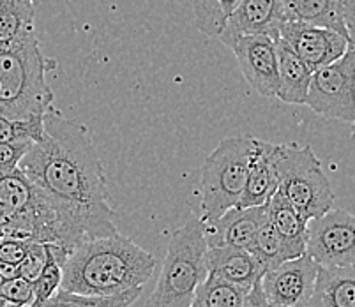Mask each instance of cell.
Listing matches in <instances>:
<instances>
[{"mask_svg":"<svg viewBox=\"0 0 355 307\" xmlns=\"http://www.w3.org/2000/svg\"><path fill=\"white\" fill-rule=\"evenodd\" d=\"M269 218V203L258 207H232L221 218L203 221L205 240L209 247L235 245L251 251L257 242L258 231Z\"/></svg>","mask_w":355,"mask_h":307,"instance_id":"obj_13","label":"cell"},{"mask_svg":"<svg viewBox=\"0 0 355 307\" xmlns=\"http://www.w3.org/2000/svg\"><path fill=\"white\" fill-rule=\"evenodd\" d=\"M348 40H350V43L355 46V28H350V30H348Z\"/></svg>","mask_w":355,"mask_h":307,"instance_id":"obj_34","label":"cell"},{"mask_svg":"<svg viewBox=\"0 0 355 307\" xmlns=\"http://www.w3.org/2000/svg\"><path fill=\"white\" fill-rule=\"evenodd\" d=\"M209 274L230 283L251 288L266 274L260 261L251 251L235 245H216L209 247L205 254Z\"/></svg>","mask_w":355,"mask_h":307,"instance_id":"obj_16","label":"cell"},{"mask_svg":"<svg viewBox=\"0 0 355 307\" xmlns=\"http://www.w3.org/2000/svg\"><path fill=\"white\" fill-rule=\"evenodd\" d=\"M21 307H41L37 302H32V304H27V306H21Z\"/></svg>","mask_w":355,"mask_h":307,"instance_id":"obj_35","label":"cell"},{"mask_svg":"<svg viewBox=\"0 0 355 307\" xmlns=\"http://www.w3.org/2000/svg\"><path fill=\"white\" fill-rule=\"evenodd\" d=\"M53 66L41 51L37 32L0 48V115L20 121L44 119L53 106V92L46 82Z\"/></svg>","mask_w":355,"mask_h":307,"instance_id":"obj_3","label":"cell"},{"mask_svg":"<svg viewBox=\"0 0 355 307\" xmlns=\"http://www.w3.org/2000/svg\"><path fill=\"white\" fill-rule=\"evenodd\" d=\"M274 164L279 182L277 191L302 219L311 221L332 209L334 191L311 147L276 145Z\"/></svg>","mask_w":355,"mask_h":307,"instance_id":"obj_6","label":"cell"},{"mask_svg":"<svg viewBox=\"0 0 355 307\" xmlns=\"http://www.w3.org/2000/svg\"><path fill=\"white\" fill-rule=\"evenodd\" d=\"M44 195L62 226L66 245L117 234L105 170L90 131L50 106L44 134L18 164Z\"/></svg>","mask_w":355,"mask_h":307,"instance_id":"obj_1","label":"cell"},{"mask_svg":"<svg viewBox=\"0 0 355 307\" xmlns=\"http://www.w3.org/2000/svg\"><path fill=\"white\" fill-rule=\"evenodd\" d=\"M207 240L202 218L189 219L173 231L154 292L145 307H189L207 277Z\"/></svg>","mask_w":355,"mask_h":307,"instance_id":"obj_4","label":"cell"},{"mask_svg":"<svg viewBox=\"0 0 355 307\" xmlns=\"http://www.w3.org/2000/svg\"><path fill=\"white\" fill-rule=\"evenodd\" d=\"M2 238L67 247L53 209L20 168L0 173V240Z\"/></svg>","mask_w":355,"mask_h":307,"instance_id":"obj_5","label":"cell"},{"mask_svg":"<svg viewBox=\"0 0 355 307\" xmlns=\"http://www.w3.org/2000/svg\"><path fill=\"white\" fill-rule=\"evenodd\" d=\"M269 222L276 229V234L282 237V240L285 242L292 258L306 254L308 221L301 218V214L286 202L285 196L279 191L269 202Z\"/></svg>","mask_w":355,"mask_h":307,"instance_id":"obj_20","label":"cell"},{"mask_svg":"<svg viewBox=\"0 0 355 307\" xmlns=\"http://www.w3.org/2000/svg\"><path fill=\"white\" fill-rule=\"evenodd\" d=\"M46 244H43V242H31V245H28L27 249V254H25V258L21 260V263L18 265V268H20V276L34 283V281L40 277L44 263H46Z\"/></svg>","mask_w":355,"mask_h":307,"instance_id":"obj_28","label":"cell"},{"mask_svg":"<svg viewBox=\"0 0 355 307\" xmlns=\"http://www.w3.org/2000/svg\"><path fill=\"white\" fill-rule=\"evenodd\" d=\"M0 297L18 307L27 306V304L34 302L35 299L34 283L21 276L12 277V279H8L0 284Z\"/></svg>","mask_w":355,"mask_h":307,"instance_id":"obj_27","label":"cell"},{"mask_svg":"<svg viewBox=\"0 0 355 307\" xmlns=\"http://www.w3.org/2000/svg\"><path fill=\"white\" fill-rule=\"evenodd\" d=\"M352 131H354V132H352V137H354V138H355V124H354V125H352Z\"/></svg>","mask_w":355,"mask_h":307,"instance_id":"obj_36","label":"cell"},{"mask_svg":"<svg viewBox=\"0 0 355 307\" xmlns=\"http://www.w3.org/2000/svg\"><path fill=\"white\" fill-rule=\"evenodd\" d=\"M141 295V288H133L117 295H80V293L57 290L41 307H131Z\"/></svg>","mask_w":355,"mask_h":307,"instance_id":"obj_23","label":"cell"},{"mask_svg":"<svg viewBox=\"0 0 355 307\" xmlns=\"http://www.w3.org/2000/svg\"><path fill=\"white\" fill-rule=\"evenodd\" d=\"M251 288L207 274L195 293L191 307H241Z\"/></svg>","mask_w":355,"mask_h":307,"instance_id":"obj_22","label":"cell"},{"mask_svg":"<svg viewBox=\"0 0 355 307\" xmlns=\"http://www.w3.org/2000/svg\"><path fill=\"white\" fill-rule=\"evenodd\" d=\"M154 270L156 258L117 231L74 245L64 263L60 288L80 295H117L144 286Z\"/></svg>","mask_w":355,"mask_h":307,"instance_id":"obj_2","label":"cell"},{"mask_svg":"<svg viewBox=\"0 0 355 307\" xmlns=\"http://www.w3.org/2000/svg\"><path fill=\"white\" fill-rule=\"evenodd\" d=\"M320 265L302 254L270 268L261 277V288L270 307H308Z\"/></svg>","mask_w":355,"mask_h":307,"instance_id":"obj_10","label":"cell"},{"mask_svg":"<svg viewBox=\"0 0 355 307\" xmlns=\"http://www.w3.org/2000/svg\"><path fill=\"white\" fill-rule=\"evenodd\" d=\"M195 25L202 34L219 37L241 0H191Z\"/></svg>","mask_w":355,"mask_h":307,"instance_id":"obj_24","label":"cell"},{"mask_svg":"<svg viewBox=\"0 0 355 307\" xmlns=\"http://www.w3.org/2000/svg\"><path fill=\"white\" fill-rule=\"evenodd\" d=\"M306 254L320 267L355 265V216L347 210L331 209L308 221Z\"/></svg>","mask_w":355,"mask_h":307,"instance_id":"obj_9","label":"cell"},{"mask_svg":"<svg viewBox=\"0 0 355 307\" xmlns=\"http://www.w3.org/2000/svg\"><path fill=\"white\" fill-rule=\"evenodd\" d=\"M308 307H355V265L318 268Z\"/></svg>","mask_w":355,"mask_h":307,"instance_id":"obj_17","label":"cell"},{"mask_svg":"<svg viewBox=\"0 0 355 307\" xmlns=\"http://www.w3.org/2000/svg\"><path fill=\"white\" fill-rule=\"evenodd\" d=\"M35 34L34 0H0V48Z\"/></svg>","mask_w":355,"mask_h":307,"instance_id":"obj_21","label":"cell"},{"mask_svg":"<svg viewBox=\"0 0 355 307\" xmlns=\"http://www.w3.org/2000/svg\"><path fill=\"white\" fill-rule=\"evenodd\" d=\"M277 40L285 43L311 71L338 60L350 46V40L340 32L288 20L279 27Z\"/></svg>","mask_w":355,"mask_h":307,"instance_id":"obj_12","label":"cell"},{"mask_svg":"<svg viewBox=\"0 0 355 307\" xmlns=\"http://www.w3.org/2000/svg\"><path fill=\"white\" fill-rule=\"evenodd\" d=\"M44 134V119L20 121L0 115V143H18V141H40Z\"/></svg>","mask_w":355,"mask_h":307,"instance_id":"obj_26","label":"cell"},{"mask_svg":"<svg viewBox=\"0 0 355 307\" xmlns=\"http://www.w3.org/2000/svg\"><path fill=\"white\" fill-rule=\"evenodd\" d=\"M251 253L257 256V260L260 261L266 272L270 270V268L277 267V265H282L283 261L293 260L285 242L276 234V229L270 226L269 218H267V222L258 231L257 242H254Z\"/></svg>","mask_w":355,"mask_h":307,"instance_id":"obj_25","label":"cell"},{"mask_svg":"<svg viewBox=\"0 0 355 307\" xmlns=\"http://www.w3.org/2000/svg\"><path fill=\"white\" fill-rule=\"evenodd\" d=\"M304 105L325 119L355 124V46L343 57L313 71Z\"/></svg>","mask_w":355,"mask_h":307,"instance_id":"obj_8","label":"cell"},{"mask_svg":"<svg viewBox=\"0 0 355 307\" xmlns=\"http://www.w3.org/2000/svg\"><path fill=\"white\" fill-rule=\"evenodd\" d=\"M251 89L261 98H276L279 89L277 44L269 34L239 35L227 44Z\"/></svg>","mask_w":355,"mask_h":307,"instance_id":"obj_11","label":"cell"},{"mask_svg":"<svg viewBox=\"0 0 355 307\" xmlns=\"http://www.w3.org/2000/svg\"><path fill=\"white\" fill-rule=\"evenodd\" d=\"M276 44L279 73V89L276 98L288 105H304L313 71L285 43L276 40Z\"/></svg>","mask_w":355,"mask_h":307,"instance_id":"obj_19","label":"cell"},{"mask_svg":"<svg viewBox=\"0 0 355 307\" xmlns=\"http://www.w3.org/2000/svg\"><path fill=\"white\" fill-rule=\"evenodd\" d=\"M325 27L347 35L341 0H283V21Z\"/></svg>","mask_w":355,"mask_h":307,"instance_id":"obj_18","label":"cell"},{"mask_svg":"<svg viewBox=\"0 0 355 307\" xmlns=\"http://www.w3.org/2000/svg\"><path fill=\"white\" fill-rule=\"evenodd\" d=\"M283 24V0H241L219 40L232 43L239 35L269 34L277 40Z\"/></svg>","mask_w":355,"mask_h":307,"instance_id":"obj_14","label":"cell"},{"mask_svg":"<svg viewBox=\"0 0 355 307\" xmlns=\"http://www.w3.org/2000/svg\"><path fill=\"white\" fill-rule=\"evenodd\" d=\"M28 245H31V242L15 240V238H2L0 240V261L20 265L25 254H27Z\"/></svg>","mask_w":355,"mask_h":307,"instance_id":"obj_30","label":"cell"},{"mask_svg":"<svg viewBox=\"0 0 355 307\" xmlns=\"http://www.w3.org/2000/svg\"><path fill=\"white\" fill-rule=\"evenodd\" d=\"M253 147V137L225 138L205 159L200 173L202 221H214L239 205Z\"/></svg>","mask_w":355,"mask_h":307,"instance_id":"obj_7","label":"cell"},{"mask_svg":"<svg viewBox=\"0 0 355 307\" xmlns=\"http://www.w3.org/2000/svg\"><path fill=\"white\" fill-rule=\"evenodd\" d=\"M0 276L4 277L6 281L12 279V277L20 276V268H18V265L6 263V261H0Z\"/></svg>","mask_w":355,"mask_h":307,"instance_id":"obj_33","label":"cell"},{"mask_svg":"<svg viewBox=\"0 0 355 307\" xmlns=\"http://www.w3.org/2000/svg\"><path fill=\"white\" fill-rule=\"evenodd\" d=\"M241 307H270L266 299V293H263V288H261V279L251 286Z\"/></svg>","mask_w":355,"mask_h":307,"instance_id":"obj_31","label":"cell"},{"mask_svg":"<svg viewBox=\"0 0 355 307\" xmlns=\"http://www.w3.org/2000/svg\"><path fill=\"white\" fill-rule=\"evenodd\" d=\"M274 148H276L274 143L254 138L246 186H244L237 207L267 205L277 193L279 182H277V171L274 164Z\"/></svg>","mask_w":355,"mask_h":307,"instance_id":"obj_15","label":"cell"},{"mask_svg":"<svg viewBox=\"0 0 355 307\" xmlns=\"http://www.w3.org/2000/svg\"><path fill=\"white\" fill-rule=\"evenodd\" d=\"M343 2V18L347 25V32L355 28V0H341Z\"/></svg>","mask_w":355,"mask_h":307,"instance_id":"obj_32","label":"cell"},{"mask_svg":"<svg viewBox=\"0 0 355 307\" xmlns=\"http://www.w3.org/2000/svg\"><path fill=\"white\" fill-rule=\"evenodd\" d=\"M32 147V141H18V143H0V173H8L18 168L21 157Z\"/></svg>","mask_w":355,"mask_h":307,"instance_id":"obj_29","label":"cell"}]
</instances>
